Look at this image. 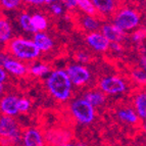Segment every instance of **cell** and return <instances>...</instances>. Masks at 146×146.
Listing matches in <instances>:
<instances>
[{
	"mask_svg": "<svg viewBox=\"0 0 146 146\" xmlns=\"http://www.w3.org/2000/svg\"><path fill=\"white\" fill-rule=\"evenodd\" d=\"M0 74H1V78H0V83H1V84H4L5 78H6L7 76H6V73H5L4 68H1V70H0Z\"/></svg>",
	"mask_w": 146,
	"mask_h": 146,
	"instance_id": "obj_33",
	"label": "cell"
},
{
	"mask_svg": "<svg viewBox=\"0 0 146 146\" xmlns=\"http://www.w3.org/2000/svg\"><path fill=\"white\" fill-rule=\"evenodd\" d=\"M19 98L15 95H6L1 100V110L2 113L9 117L17 115L20 110H19Z\"/></svg>",
	"mask_w": 146,
	"mask_h": 146,
	"instance_id": "obj_13",
	"label": "cell"
},
{
	"mask_svg": "<svg viewBox=\"0 0 146 146\" xmlns=\"http://www.w3.org/2000/svg\"><path fill=\"white\" fill-rule=\"evenodd\" d=\"M17 22H19L20 27L24 31L28 32V33H33V34L37 33L34 28V25H33V22H32V15L30 13H28V12L20 13V15L17 17Z\"/></svg>",
	"mask_w": 146,
	"mask_h": 146,
	"instance_id": "obj_21",
	"label": "cell"
},
{
	"mask_svg": "<svg viewBox=\"0 0 146 146\" xmlns=\"http://www.w3.org/2000/svg\"><path fill=\"white\" fill-rule=\"evenodd\" d=\"M143 130H144V132L146 133V123L144 124V126H143Z\"/></svg>",
	"mask_w": 146,
	"mask_h": 146,
	"instance_id": "obj_37",
	"label": "cell"
},
{
	"mask_svg": "<svg viewBox=\"0 0 146 146\" xmlns=\"http://www.w3.org/2000/svg\"><path fill=\"white\" fill-rule=\"evenodd\" d=\"M61 4H62V3H58L56 1V2L49 5V10H50V12H51L52 15H55V17H59V15H62L63 6Z\"/></svg>",
	"mask_w": 146,
	"mask_h": 146,
	"instance_id": "obj_27",
	"label": "cell"
},
{
	"mask_svg": "<svg viewBox=\"0 0 146 146\" xmlns=\"http://www.w3.org/2000/svg\"><path fill=\"white\" fill-rule=\"evenodd\" d=\"M56 1H57V0H44V3H45V4L50 5V4H52V3L56 2Z\"/></svg>",
	"mask_w": 146,
	"mask_h": 146,
	"instance_id": "obj_34",
	"label": "cell"
},
{
	"mask_svg": "<svg viewBox=\"0 0 146 146\" xmlns=\"http://www.w3.org/2000/svg\"><path fill=\"white\" fill-rule=\"evenodd\" d=\"M77 3H78V7L84 13L91 15H98L97 11H96V8H95L94 4L92 2V0H77Z\"/></svg>",
	"mask_w": 146,
	"mask_h": 146,
	"instance_id": "obj_24",
	"label": "cell"
},
{
	"mask_svg": "<svg viewBox=\"0 0 146 146\" xmlns=\"http://www.w3.org/2000/svg\"><path fill=\"white\" fill-rule=\"evenodd\" d=\"M103 93L104 92L101 90L99 91L97 89H92L85 93L84 98L88 100L93 106H100L105 102V99H106V96Z\"/></svg>",
	"mask_w": 146,
	"mask_h": 146,
	"instance_id": "obj_19",
	"label": "cell"
},
{
	"mask_svg": "<svg viewBox=\"0 0 146 146\" xmlns=\"http://www.w3.org/2000/svg\"><path fill=\"white\" fill-rule=\"evenodd\" d=\"M72 81L68 72L56 70L52 72L46 79V86L54 99L58 101H66L72 94Z\"/></svg>",
	"mask_w": 146,
	"mask_h": 146,
	"instance_id": "obj_1",
	"label": "cell"
},
{
	"mask_svg": "<svg viewBox=\"0 0 146 146\" xmlns=\"http://www.w3.org/2000/svg\"><path fill=\"white\" fill-rule=\"evenodd\" d=\"M117 119L123 124L134 126V125H140V117L133 108L126 105H121L119 110L115 112Z\"/></svg>",
	"mask_w": 146,
	"mask_h": 146,
	"instance_id": "obj_10",
	"label": "cell"
},
{
	"mask_svg": "<svg viewBox=\"0 0 146 146\" xmlns=\"http://www.w3.org/2000/svg\"><path fill=\"white\" fill-rule=\"evenodd\" d=\"M32 22L36 32H44L48 28V20L41 12H36L32 15Z\"/></svg>",
	"mask_w": 146,
	"mask_h": 146,
	"instance_id": "obj_22",
	"label": "cell"
},
{
	"mask_svg": "<svg viewBox=\"0 0 146 146\" xmlns=\"http://www.w3.org/2000/svg\"><path fill=\"white\" fill-rule=\"evenodd\" d=\"M23 139L26 146H44V139L42 134L35 128H29L24 131Z\"/></svg>",
	"mask_w": 146,
	"mask_h": 146,
	"instance_id": "obj_14",
	"label": "cell"
},
{
	"mask_svg": "<svg viewBox=\"0 0 146 146\" xmlns=\"http://www.w3.org/2000/svg\"><path fill=\"white\" fill-rule=\"evenodd\" d=\"M31 107V102L27 98H21L19 100V110L20 112H27Z\"/></svg>",
	"mask_w": 146,
	"mask_h": 146,
	"instance_id": "obj_29",
	"label": "cell"
},
{
	"mask_svg": "<svg viewBox=\"0 0 146 146\" xmlns=\"http://www.w3.org/2000/svg\"><path fill=\"white\" fill-rule=\"evenodd\" d=\"M2 146H15L21 139V131L17 123L9 115H3L0 123Z\"/></svg>",
	"mask_w": 146,
	"mask_h": 146,
	"instance_id": "obj_3",
	"label": "cell"
},
{
	"mask_svg": "<svg viewBox=\"0 0 146 146\" xmlns=\"http://www.w3.org/2000/svg\"><path fill=\"white\" fill-rule=\"evenodd\" d=\"M71 136L62 129H51L45 132V143L48 146H60L68 143Z\"/></svg>",
	"mask_w": 146,
	"mask_h": 146,
	"instance_id": "obj_9",
	"label": "cell"
},
{
	"mask_svg": "<svg viewBox=\"0 0 146 146\" xmlns=\"http://www.w3.org/2000/svg\"><path fill=\"white\" fill-rule=\"evenodd\" d=\"M85 42L88 47L97 52H105L110 47V42L101 32H92L85 37Z\"/></svg>",
	"mask_w": 146,
	"mask_h": 146,
	"instance_id": "obj_8",
	"label": "cell"
},
{
	"mask_svg": "<svg viewBox=\"0 0 146 146\" xmlns=\"http://www.w3.org/2000/svg\"><path fill=\"white\" fill-rule=\"evenodd\" d=\"M63 4V6L68 10H73L76 7H78V3L77 0H59Z\"/></svg>",
	"mask_w": 146,
	"mask_h": 146,
	"instance_id": "obj_30",
	"label": "cell"
},
{
	"mask_svg": "<svg viewBox=\"0 0 146 146\" xmlns=\"http://www.w3.org/2000/svg\"><path fill=\"white\" fill-rule=\"evenodd\" d=\"M12 37V28L9 21L2 15L0 21V41L2 44H6L11 40Z\"/></svg>",
	"mask_w": 146,
	"mask_h": 146,
	"instance_id": "obj_20",
	"label": "cell"
},
{
	"mask_svg": "<svg viewBox=\"0 0 146 146\" xmlns=\"http://www.w3.org/2000/svg\"><path fill=\"white\" fill-rule=\"evenodd\" d=\"M21 146H26V145H25V144H24V145H21Z\"/></svg>",
	"mask_w": 146,
	"mask_h": 146,
	"instance_id": "obj_38",
	"label": "cell"
},
{
	"mask_svg": "<svg viewBox=\"0 0 146 146\" xmlns=\"http://www.w3.org/2000/svg\"><path fill=\"white\" fill-rule=\"evenodd\" d=\"M68 75L72 83L76 86L85 85L91 78V73L87 68L80 64H72L68 66Z\"/></svg>",
	"mask_w": 146,
	"mask_h": 146,
	"instance_id": "obj_7",
	"label": "cell"
},
{
	"mask_svg": "<svg viewBox=\"0 0 146 146\" xmlns=\"http://www.w3.org/2000/svg\"><path fill=\"white\" fill-rule=\"evenodd\" d=\"M6 52L22 60H35L40 56V50L34 41L23 37L12 38L6 43Z\"/></svg>",
	"mask_w": 146,
	"mask_h": 146,
	"instance_id": "obj_2",
	"label": "cell"
},
{
	"mask_svg": "<svg viewBox=\"0 0 146 146\" xmlns=\"http://www.w3.org/2000/svg\"><path fill=\"white\" fill-rule=\"evenodd\" d=\"M60 146H75V145H73V144H71V143H66V144H63V145H60Z\"/></svg>",
	"mask_w": 146,
	"mask_h": 146,
	"instance_id": "obj_35",
	"label": "cell"
},
{
	"mask_svg": "<svg viewBox=\"0 0 146 146\" xmlns=\"http://www.w3.org/2000/svg\"><path fill=\"white\" fill-rule=\"evenodd\" d=\"M76 146H88V145H86V144H84V143H78Z\"/></svg>",
	"mask_w": 146,
	"mask_h": 146,
	"instance_id": "obj_36",
	"label": "cell"
},
{
	"mask_svg": "<svg viewBox=\"0 0 146 146\" xmlns=\"http://www.w3.org/2000/svg\"><path fill=\"white\" fill-rule=\"evenodd\" d=\"M146 39V30L141 29L138 30V31H135L132 35V40L136 43H140V42H143Z\"/></svg>",
	"mask_w": 146,
	"mask_h": 146,
	"instance_id": "obj_28",
	"label": "cell"
},
{
	"mask_svg": "<svg viewBox=\"0 0 146 146\" xmlns=\"http://www.w3.org/2000/svg\"><path fill=\"white\" fill-rule=\"evenodd\" d=\"M23 2L29 5H34V6H39L44 3V0H23Z\"/></svg>",
	"mask_w": 146,
	"mask_h": 146,
	"instance_id": "obj_31",
	"label": "cell"
},
{
	"mask_svg": "<svg viewBox=\"0 0 146 146\" xmlns=\"http://www.w3.org/2000/svg\"><path fill=\"white\" fill-rule=\"evenodd\" d=\"M33 41L37 45V47L43 52H47L51 50L54 46L53 40L50 38L49 35H47L44 32H37L34 34Z\"/></svg>",
	"mask_w": 146,
	"mask_h": 146,
	"instance_id": "obj_17",
	"label": "cell"
},
{
	"mask_svg": "<svg viewBox=\"0 0 146 146\" xmlns=\"http://www.w3.org/2000/svg\"><path fill=\"white\" fill-rule=\"evenodd\" d=\"M141 22V15L137 10L130 7L119 9L113 17V24L123 31H131L138 27Z\"/></svg>",
	"mask_w": 146,
	"mask_h": 146,
	"instance_id": "obj_5",
	"label": "cell"
},
{
	"mask_svg": "<svg viewBox=\"0 0 146 146\" xmlns=\"http://www.w3.org/2000/svg\"><path fill=\"white\" fill-rule=\"evenodd\" d=\"M1 68L6 70V72H9V73L15 76H20V77H24L27 74V68L23 63L10 59L7 55L5 56L3 52L1 54Z\"/></svg>",
	"mask_w": 146,
	"mask_h": 146,
	"instance_id": "obj_12",
	"label": "cell"
},
{
	"mask_svg": "<svg viewBox=\"0 0 146 146\" xmlns=\"http://www.w3.org/2000/svg\"><path fill=\"white\" fill-rule=\"evenodd\" d=\"M49 71H50V66H48L47 64H43V63L35 64V66H33L30 68V73L33 76H36V77H40V76L45 75Z\"/></svg>",
	"mask_w": 146,
	"mask_h": 146,
	"instance_id": "obj_25",
	"label": "cell"
},
{
	"mask_svg": "<svg viewBox=\"0 0 146 146\" xmlns=\"http://www.w3.org/2000/svg\"><path fill=\"white\" fill-rule=\"evenodd\" d=\"M130 75H131V78L133 80V82L142 86V87H145L146 86V72L144 71L141 66L140 68H138V66L134 68L131 71Z\"/></svg>",
	"mask_w": 146,
	"mask_h": 146,
	"instance_id": "obj_23",
	"label": "cell"
},
{
	"mask_svg": "<svg viewBox=\"0 0 146 146\" xmlns=\"http://www.w3.org/2000/svg\"><path fill=\"white\" fill-rule=\"evenodd\" d=\"M101 33L106 37L108 41L111 42H117L122 43L126 38V33L122 29H119L117 26H115L113 23L112 24H103L101 26Z\"/></svg>",
	"mask_w": 146,
	"mask_h": 146,
	"instance_id": "obj_11",
	"label": "cell"
},
{
	"mask_svg": "<svg viewBox=\"0 0 146 146\" xmlns=\"http://www.w3.org/2000/svg\"><path fill=\"white\" fill-rule=\"evenodd\" d=\"M92 2L99 15L110 17L115 13L117 7L115 0H92Z\"/></svg>",
	"mask_w": 146,
	"mask_h": 146,
	"instance_id": "obj_16",
	"label": "cell"
},
{
	"mask_svg": "<svg viewBox=\"0 0 146 146\" xmlns=\"http://www.w3.org/2000/svg\"><path fill=\"white\" fill-rule=\"evenodd\" d=\"M70 110H71V113L73 115V117L80 124L89 125L95 119L94 106L85 98L75 99L73 102H71Z\"/></svg>",
	"mask_w": 146,
	"mask_h": 146,
	"instance_id": "obj_4",
	"label": "cell"
},
{
	"mask_svg": "<svg viewBox=\"0 0 146 146\" xmlns=\"http://www.w3.org/2000/svg\"><path fill=\"white\" fill-rule=\"evenodd\" d=\"M134 106L141 119L146 121V91H139L134 96Z\"/></svg>",
	"mask_w": 146,
	"mask_h": 146,
	"instance_id": "obj_18",
	"label": "cell"
},
{
	"mask_svg": "<svg viewBox=\"0 0 146 146\" xmlns=\"http://www.w3.org/2000/svg\"><path fill=\"white\" fill-rule=\"evenodd\" d=\"M79 25L82 30L88 33H92V32H96L97 30L101 29L99 20L95 15H87L84 13L83 15H81L79 17Z\"/></svg>",
	"mask_w": 146,
	"mask_h": 146,
	"instance_id": "obj_15",
	"label": "cell"
},
{
	"mask_svg": "<svg viewBox=\"0 0 146 146\" xmlns=\"http://www.w3.org/2000/svg\"><path fill=\"white\" fill-rule=\"evenodd\" d=\"M0 3L4 10H15L21 7L23 0H0Z\"/></svg>",
	"mask_w": 146,
	"mask_h": 146,
	"instance_id": "obj_26",
	"label": "cell"
},
{
	"mask_svg": "<svg viewBox=\"0 0 146 146\" xmlns=\"http://www.w3.org/2000/svg\"><path fill=\"white\" fill-rule=\"evenodd\" d=\"M139 61H140V66L146 72V54H142L140 56V60Z\"/></svg>",
	"mask_w": 146,
	"mask_h": 146,
	"instance_id": "obj_32",
	"label": "cell"
},
{
	"mask_svg": "<svg viewBox=\"0 0 146 146\" xmlns=\"http://www.w3.org/2000/svg\"><path fill=\"white\" fill-rule=\"evenodd\" d=\"M100 90L106 94H121L127 89V84L119 76H107L99 81Z\"/></svg>",
	"mask_w": 146,
	"mask_h": 146,
	"instance_id": "obj_6",
	"label": "cell"
}]
</instances>
